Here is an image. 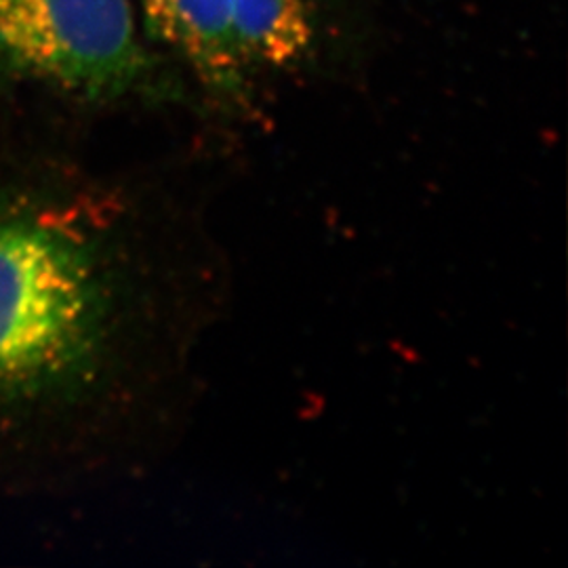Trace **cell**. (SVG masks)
Returning a JSON list of instances; mask_svg holds the SVG:
<instances>
[{
    "label": "cell",
    "mask_w": 568,
    "mask_h": 568,
    "mask_svg": "<svg viewBox=\"0 0 568 568\" xmlns=\"http://www.w3.org/2000/svg\"><path fill=\"white\" fill-rule=\"evenodd\" d=\"M119 312L103 227L60 190L0 187V422L81 400Z\"/></svg>",
    "instance_id": "obj_1"
},
{
    "label": "cell",
    "mask_w": 568,
    "mask_h": 568,
    "mask_svg": "<svg viewBox=\"0 0 568 568\" xmlns=\"http://www.w3.org/2000/svg\"><path fill=\"white\" fill-rule=\"evenodd\" d=\"M0 81L105 103L161 77L133 0H0Z\"/></svg>",
    "instance_id": "obj_2"
},
{
    "label": "cell",
    "mask_w": 568,
    "mask_h": 568,
    "mask_svg": "<svg viewBox=\"0 0 568 568\" xmlns=\"http://www.w3.org/2000/svg\"><path fill=\"white\" fill-rule=\"evenodd\" d=\"M143 37L175 53L220 102L246 103L255 74L236 37L232 0H133Z\"/></svg>",
    "instance_id": "obj_3"
},
{
    "label": "cell",
    "mask_w": 568,
    "mask_h": 568,
    "mask_svg": "<svg viewBox=\"0 0 568 568\" xmlns=\"http://www.w3.org/2000/svg\"><path fill=\"white\" fill-rule=\"evenodd\" d=\"M232 18L253 74L297 68L318 42L312 0H232Z\"/></svg>",
    "instance_id": "obj_4"
}]
</instances>
